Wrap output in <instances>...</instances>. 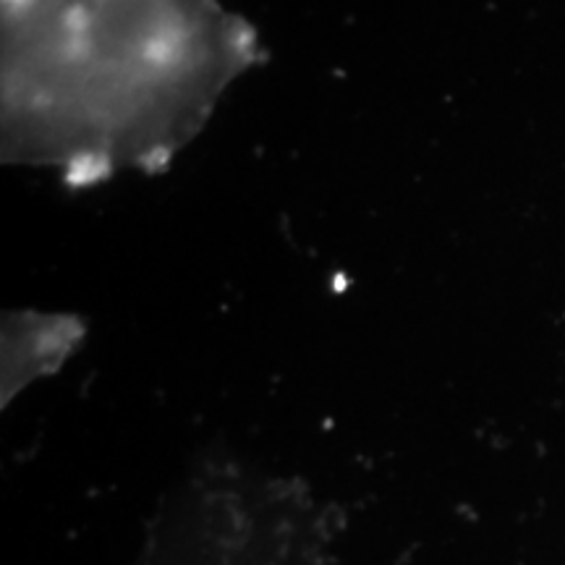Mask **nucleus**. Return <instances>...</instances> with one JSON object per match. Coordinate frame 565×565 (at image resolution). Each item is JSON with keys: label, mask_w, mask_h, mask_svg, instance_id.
Instances as JSON below:
<instances>
[{"label": "nucleus", "mask_w": 565, "mask_h": 565, "mask_svg": "<svg viewBox=\"0 0 565 565\" xmlns=\"http://www.w3.org/2000/svg\"><path fill=\"white\" fill-rule=\"evenodd\" d=\"M6 145L71 173L160 162L252 58L217 0H3Z\"/></svg>", "instance_id": "nucleus-1"}]
</instances>
